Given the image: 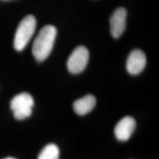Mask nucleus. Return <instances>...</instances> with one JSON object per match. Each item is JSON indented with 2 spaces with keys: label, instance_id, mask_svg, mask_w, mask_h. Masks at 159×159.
<instances>
[{
  "label": "nucleus",
  "instance_id": "nucleus-4",
  "mask_svg": "<svg viewBox=\"0 0 159 159\" xmlns=\"http://www.w3.org/2000/svg\"><path fill=\"white\" fill-rule=\"evenodd\" d=\"M89 52L86 47L79 46L74 49L67 61V68L72 74L82 72L88 64Z\"/></svg>",
  "mask_w": 159,
  "mask_h": 159
},
{
  "label": "nucleus",
  "instance_id": "nucleus-10",
  "mask_svg": "<svg viewBox=\"0 0 159 159\" xmlns=\"http://www.w3.org/2000/svg\"><path fill=\"white\" fill-rule=\"evenodd\" d=\"M3 159H16V158H12V157H8V158H3Z\"/></svg>",
  "mask_w": 159,
  "mask_h": 159
},
{
  "label": "nucleus",
  "instance_id": "nucleus-5",
  "mask_svg": "<svg viewBox=\"0 0 159 159\" xmlns=\"http://www.w3.org/2000/svg\"><path fill=\"white\" fill-rule=\"evenodd\" d=\"M127 11L124 7H119L114 11L110 19L111 33L112 36L118 39L123 34L126 27Z\"/></svg>",
  "mask_w": 159,
  "mask_h": 159
},
{
  "label": "nucleus",
  "instance_id": "nucleus-6",
  "mask_svg": "<svg viewBox=\"0 0 159 159\" xmlns=\"http://www.w3.org/2000/svg\"><path fill=\"white\" fill-rule=\"evenodd\" d=\"M146 63V55L144 52L141 49H134L130 53L127 60V70L130 75H138L144 69Z\"/></svg>",
  "mask_w": 159,
  "mask_h": 159
},
{
  "label": "nucleus",
  "instance_id": "nucleus-9",
  "mask_svg": "<svg viewBox=\"0 0 159 159\" xmlns=\"http://www.w3.org/2000/svg\"><path fill=\"white\" fill-rule=\"evenodd\" d=\"M60 151L57 145L49 144L43 148L38 159H59Z\"/></svg>",
  "mask_w": 159,
  "mask_h": 159
},
{
  "label": "nucleus",
  "instance_id": "nucleus-1",
  "mask_svg": "<svg viewBox=\"0 0 159 159\" xmlns=\"http://www.w3.org/2000/svg\"><path fill=\"white\" fill-rule=\"evenodd\" d=\"M57 35V29L53 25H46L35 38L32 52L36 61L41 62L48 57L52 50Z\"/></svg>",
  "mask_w": 159,
  "mask_h": 159
},
{
  "label": "nucleus",
  "instance_id": "nucleus-7",
  "mask_svg": "<svg viewBox=\"0 0 159 159\" xmlns=\"http://www.w3.org/2000/svg\"><path fill=\"white\" fill-rule=\"evenodd\" d=\"M136 121L131 116H125L117 122L114 128L116 139L121 142L128 141L136 128Z\"/></svg>",
  "mask_w": 159,
  "mask_h": 159
},
{
  "label": "nucleus",
  "instance_id": "nucleus-3",
  "mask_svg": "<svg viewBox=\"0 0 159 159\" xmlns=\"http://www.w3.org/2000/svg\"><path fill=\"white\" fill-rule=\"evenodd\" d=\"M34 99L28 93H21L12 99L11 108L14 117L18 120H22L31 116Z\"/></svg>",
  "mask_w": 159,
  "mask_h": 159
},
{
  "label": "nucleus",
  "instance_id": "nucleus-8",
  "mask_svg": "<svg viewBox=\"0 0 159 159\" xmlns=\"http://www.w3.org/2000/svg\"><path fill=\"white\" fill-rule=\"evenodd\" d=\"M96 105V97L92 94H87L77 99L73 104V109L77 114L83 116L89 114Z\"/></svg>",
  "mask_w": 159,
  "mask_h": 159
},
{
  "label": "nucleus",
  "instance_id": "nucleus-2",
  "mask_svg": "<svg viewBox=\"0 0 159 159\" xmlns=\"http://www.w3.org/2000/svg\"><path fill=\"white\" fill-rule=\"evenodd\" d=\"M36 27V19L34 16L28 15L20 21L16 32L13 46L16 51H22L30 41Z\"/></svg>",
  "mask_w": 159,
  "mask_h": 159
},
{
  "label": "nucleus",
  "instance_id": "nucleus-11",
  "mask_svg": "<svg viewBox=\"0 0 159 159\" xmlns=\"http://www.w3.org/2000/svg\"><path fill=\"white\" fill-rule=\"evenodd\" d=\"M2 1H10V0H2Z\"/></svg>",
  "mask_w": 159,
  "mask_h": 159
}]
</instances>
